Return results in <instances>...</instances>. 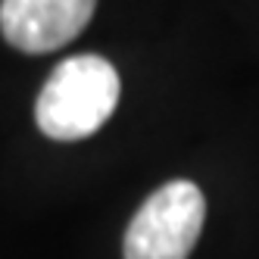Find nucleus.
<instances>
[{
	"label": "nucleus",
	"instance_id": "nucleus-1",
	"mask_svg": "<svg viewBox=\"0 0 259 259\" xmlns=\"http://www.w3.org/2000/svg\"><path fill=\"white\" fill-rule=\"evenodd\" d=\"M119 103V75L113 63L94 53L69 57L50 72L34 103L38 128L53 141H81L94 135Z\"/></svg>",
	"mask_w": 259,
	"mask_h": 259
},
{
	"label": "nucleus",
	"instance_id": "nucleus-2",
	"mask_svg": "<svg viewBox=\"0 0 259 259\" xmlns=\"http://www.w3.org/2000/svg\"><path fill=\"white\" fill-rule=\"evenodd\" d=\"M206 219L194 181H169L144 200L125 231V259H188Z\"/></svg>",
	"mask_w": 259,
	"mask_h": 259
},
{
	"label": "nucleus",
	"instance_id": "nucleus-3",
	"mask_svg": "<svg viewBox=\"0 0 259 259\" xmlns=\"http://www.w3.org/2000/svg\"><path fill=\"white\" fill-rule=\"evenodd\" d=\"M97 0H0V31L22 53H50L75 41Z\"/></svg>",
	"mask_w": 259,
	"mask_h": 259
}]
</instances>
